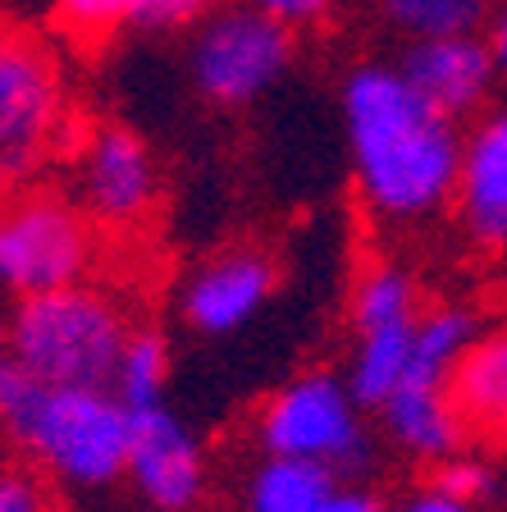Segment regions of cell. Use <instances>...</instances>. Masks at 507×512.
<instances>
[{
  "label": "cell",
  "mask_w": 507,
  "mask_h": 512,
  "mask_svg": "<svg viewBox=\"0 0 507 512\" xmlns=\"http://www.w3.org/2000/svg\"><path fill=\"white\" fill-rule=\"evenodd\" d=\"M96 261L92 215L51 192L0 206V293L32 298L83 284Z\"/></svg>",
  "instance_id": "6"
},
{
  "label": "cell",
  "mask_w": 507,
  "mask_h": 512,
  "mask_svg": "<svg viewBox=\"0 0 507 512\" xmlns=\"http://www.w3.org/2000/svg\"><path fill=\"white\" fill-rule=\"evenodd\" d=\"M0 430L23 448L32 471L74 494L110 490L128 467L133 412L115 389L46 384L19 366L0 362Z\"/></svg>",
  "instance_id": "2"
},
{
  "label": "cell",
  "mask_w": 507,
  "mask_h": 512,
  "mask_svg": "<svg viewBox=\"0 0 507 512\" xmlns=\"http://www.w3.org/2000/svg\"><path fill=\"white\" fill-rule=\"evenodd\" d=\"M206 10V0H133V23L142 28H174Z\"/></svg>",
  "instance_id": "24"
},
{
  "label": "cell",
  "mask_w": 507,
  "mask_h": 512,
  "mask_svg": "<svg viewBox=\"0 0 507 512\" xmlns=\"http://www.w3.org/2000/svg\"><path fill=\"white\" fill-rule=\"evenodd\" d=\"M10 357V311L0 307V362Z\"/></svg>",
  "instance_id": "28"
},
{
  "label": "cell",
  "mask_w": 507,
  "mask_h": 512,
  "mask_svg": "<svg viewBox=\"0 0 507 512\" xmlns=\"http://www.w3.org/2000/svg\"><path fill=\"white\" fill-rule=\"evenodd\" d=\"M0 512H55L42 471H0Z\"/></svg>",
  "instance_id": "22"
},
{
  "label": "cell",
  "mask_w": 507,
  "mask_h": 512,
  "mask_svg": "<svg viewBox=\"0 0 507 512\" xmlns=\"http://www.w3.org/2000/svg\"><path fill=\"white\" fill-rule=\"evenodd\" d=\"M421 325V320H416ZM416 325L402 330H370V334H352V362H348V384L357 403L366 412H380L389 403V394L398 389L402 371L412 362V339Z\"/></svg>",
  "instance_id": "17"
},
{
  "label": "cell",
  "mask_w": 507,
  "mask_h": 512,
  "mask_svg": "<svg viewBox=\"0 0 507 512\" xmlns=\"http://www.w3.org/2000/svg\"><path fill=\"white\" fill-rule=\"evenodd\" d=\"M489 51H494V64H498V74H507V0L498 5L494 23H489Z\"/></svg>",
  "instance_id": "27"
},
{
  "label": "cell",
  "mask_w": 507,
  "mask_h": 512,
  "mask_svg": "<svg viewBox=\"0 0 507 512\" xmlns=\"http://www.w3.org/2000/svg\"><path fill=\"white\" fill-rule=\"evenodd\" d=\"M165 384H169V343L160 330H133L119 352V366H115V389L124 398L128 412H142V407H156L165 403Z\"/></svg>",
  "instance_id": "18"
},
{
  "label": "cell",
  "mask_w": 507,
  "mask_h": 512,
  "mask_svg": "<svg viewBox=\"0 0 507 512\" xmlns=\"http://www.w3.org/2000/svg\"><path fill=\"white\" fill-rule=\"evenodd\" d=\"M78 202L96 224L138 229L160 202V170L151 147L119 124H101L78 142L74 156Z\"/></svg>",
  "instance_id": "8"
},
{
  "label": "cell",
  "mask_w": 507,
  "mask_h": 512,
  "mask_svg": "<svg viewBox=\"0 0 507 512\" xmlns=\"http://www.w3.org/2000/svg\"><path fill=\"white\" fill-rule=\"evenodd\" d=\"M69 142L64 83L51 46L0 19V183H23Z\"/></svg>",
  "instance_id": "5"
},
{
  "label": "cell",
  "mask_w": 507,
  "mask_h": 512,
  "mask_svg": "<svg viewBox=\"0 0 507 512\" xmlns=\"http://www.w3.org/2000/svg\"><path fill=\"white\" fill-rule=\"evenodd\" d=\"M352 179L366 211L412 229L448 211L462 170V128L402 74V64L366 60L343 83Z\"/></svg>",
  "instance_id": "1"
},
{
  "label": "cell",
  "mask_w": 507,
  "mask_h": 512,
  "mask_svg": "<svg viewBox=\"0 0 507 512\" xmlns=\"http://www.w3.org/2000/svg\"><path fill=\"white\" fill-rule=\"evenodd\" d=\"M453 407L466 439L507 448V320L480 325L453 371Z\"/></svg>",
  "instance_id": "14"
},
{
  "label": "cell",
  "mask_w": 507,
  "mask_h": 512,
  "mask_svg": "<svg viewBox=\"0 0 507 512\" xmlns=\"http://www.w3.org/2000/svg\"><path fill=\"white\" fill-rule=\"evenodd\" d=\"M421 284L412 279V270H402L398 261H370L361 266L357 284H352V334L370 330H402L421 320Z\"/></svg>",
  "instance_id": "16"
},
{
  "label": "cell",
  "mask_w": 507,
  "mask_h": 512,
  "mask_svg": "<svg viewBox=\"0 0 507 512\" xmlns=\"http://www.w3.org/2000/svg\"><path fill=\"white\" fill-rule=\"evenodd\" d=\"M453 211L462 234L485 252H507V106L462 138Z\"/></svg>",
  "instance_id": "11"
},
{
  "label": "cell",
  "mask_w": 507,
  "mask_h": 512,
  "mask_svg": "<svg viewBox=\"0 0 507 512\" xmlns=\"http://www.w3.org/2000/svg\"><path fill=\"white\" fill-rule=\"evenodd\" d=\"M124 476L156 512H192L206 499V453L188 421L165 403L133 412Z\"/></svg>",
  "instance_id": "9"
},
{
  "label": "cell",
  "mask_w": 507,
  "mask_h": 512,
  "mask_svg": "<svg viewBox=\"0 0 507 512\" xmlns=\"http://www.w3.org/2000/svg\"><path fill=\"white\" fill-rule=\"evenodd\" d=\"M430 480L439 485V490L453 494V499L471 503V508H476L480 499H489V494H494V471H489L480 458H471V453H453V458L434 462V476Z\"/></svg>",
  "instance_id": "21"
},
{
  "label": "cell",
  "mask_w": 507,
  "mask_h": 512,
  "mask_svg": "<svg viewBox=\"0 0 507 512\" xmlns=\"http://www.w3.org/2000/svg\"><path fill=\"white\" fill-rule=\"evenodd\" d=\"M384 435L416 462H444L453 453H462L466 430L462 416L453 407V375L421 371L407 366L398 380V389L389 394V403L380 407Z\"/></svg>",
  "instance_id": "12"
},
{
  "label": "cell",
  "mask_w": 507,
  "mask_h": 512,
  "mask_svg": "<svg viewBox=\"0 0 507 512\" xmlns=\"http://www.w3.org/2000/svg\"><path fill=\"white\" fill-rule=\"evenodd\" d=\"M192 83L215 106H252L293 64V28L256 5L220 10L192 37Z\"/></svg>",
  "instance_id": "7"
},
{
  "label": "cell",
  "mask_w": 507,
  "mask_h": 512,
  "mask_svg": "<svg viewBox=\"0 0 507 512\" xmlns=\"http://www.w3.org/2000/svg\"><path fill=\"white\" fill-rule=\"evenodd\" d=\"M279 288V266L275 256L261 252V247H224L211 261H201L188 275L179 293L183 320H188L197 334H224L243 330L247 320H256L265 311V302L275 298Z\"/></svg>",
  "instance_id": "10"
},
{
  "label": "cell",
  "mask_w": 507,
  "mask_h": 512,
  "mask_svg": "<svg viewBox=\"0 0 507 512\" xmlns=\"http://www.w3.org/2000/svg\"><path fill=\"white\" fill-rule=\"evenodd\" d=\"M55 23L74 42H106L119 23H133V0H51Z\"/></svg>",
  "instance_id": "20"
},
{
  "label": "cell",
  "mask_w": 507,
  "mask_h": 512,
  "mask_svg": "<svg viewBox=\"0 0 507 512\" xmlns=\"http://www.w3.org/2000/svg\"><path fill=\"white\" fill-rule=\"evenodd\" d=\"M261 453L307 458L329 471H361L370 458L366 407L357 403L348 375L307 371L279 384L261 403L252 426Z\"/></svg>",
  "instance_id": "4"
},
{
  "label": "cell",
  "mask_w": 507,
  "mask_h": 512,
  "mask_svg": "<svg viewBox=\"0 0 507 512\" xmlns=\"http://www.w3.org/2000/svg\"><path fill=\"white\" fill-rule=\"evenodd\" d=\"M128 334L124 307L87 279L19 298L10 311V357L46 384L110 389Z\"/></svg>",
  "instance_id": "3"
},
{
  "label": "cell",
  "mask_w": 507,
  "mask_h": 512,
  "mask_svg": "<svg viewBox=\"0 0 507 512\" xmlns=\"http://www.w3.org/2000/svg\"><path fill=\"white\" fill-rule=\"evenodd\" d=\"M402 74L412 78L444 115L462 119V115L485 106L498 64H494L489 42H480L476 32H462V37L412 42L407 55H402Z\"/></svg>",
  "instance_id": "13"
},
{
  "label": "cell",
  "mask_w": 507,
  "mask_h": 512,
  "mask_svg": "<svg viewBox=\"0 0 507 512\" xmlns=\"http://www.w3.org/2000/svg\"><path fill=\"white\" fill-rule=\"evenodd\" d=\"M316 512H389L384 499L366 485H334L325 499L316 503Z\"/></svg>",
  "instance_id": "25"
},
{
  "label": "cell",
  "mask_w": 507,
  "mask_h": 512,
  "mask_svg": "<svg viewBox=\"0 0 507 512\" xmlns=\"http://www.w3.org/2000/svg\"><path fill=\"white\" fill-rule=\"evenodd\" d=\"M256 10H265L270 19L288 23V28H316V23H325L329 14L338 10V0H252Z\"/></svg>",
  "instance_id": "23"
},
{
  "label": "cell",
  "mask_w": 507,
  "mask_h": 512,
  "mask_svg": "<svg viewBox=\"0 0 507 512\" xmlns=\"http://www.w3.org/2000/svg\"><path fill=\"white\" fill-rule=\"evenodd\" d=\"M393 32L407 42H430V37H462L476 32L485 19V0H375Z\"/></svg>",
  "instance_id": "19"
},
{
  "label": "cell",
  "mask_w": 507,
  "mask_h": 512,
  "mask_svg": "<svg viewBox=\"0 0 507 512\" xmlns=\"http://www.w3.org/2000/svg\"><path fill=\"white\" fill-rule=\"evenodd\" d=\"M338 485V471L307 458L261 453L252 471L243 476V512H316V503Z\"/></svg>",
  "instance_id": "15"
},
{
  "label": "cell",
  "mask_w": 507,
  "mask_h": 512,
  "mask_svg": "<svg viewBox=\"0 0 507 512\" xmlns=\"http://www.w3.org/2000/svg\"><path fill=\"white\" fill-rule=\"evenodd\" d=\"M393 512H476L471 503H462V499H453L448 490H439V485H421V490H412L407 499L398 503Z\"/></svg>",
  "instance_id": "26"
}]
</instances>
